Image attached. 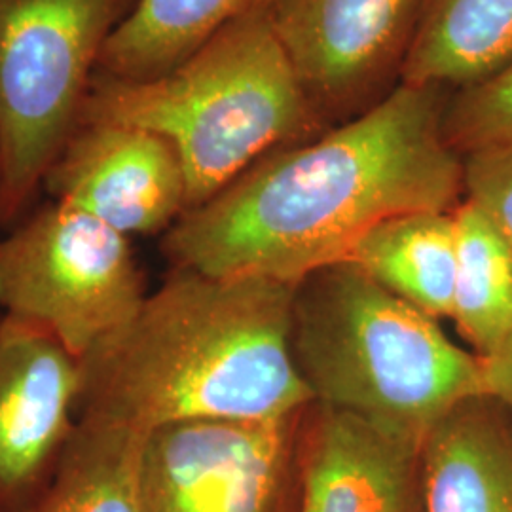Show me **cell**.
Wrapping results in <instances>:
<instances>
[{"label":"cell","instance_id":"cell-3","mask_svg":"<svg viewBox=\"0 0 512 512\" xmlns=\"http://www.w3.org/2000/svg\"><path fill=\"white\" fill-rule=\"evenodd\" d=\"M270 2L228 23L160 78L93 74L80 122H120L165 137L183 162L188 209L266 154L325 133L330 126L311 107L275 35Z\"/></svg>","mask_w":512,"mask_h":512},{"label":"cell","instance_id":"cell-21","mask_svg":"<svg viewBox=\"0 0 512 512\" xmlns=\"http://www.w3.org/2000/svg\"><path fill=\"white\" fill-rule=\"evenodd\" d=\"M6 230V220H4V164H2V150H0V238Z\"/></svg>","mask_w":512,"mask_h":512},{"label":"cell","instance_id":"cell-4","mask_svg":"<svg viewBox=\"0 0 512 512\" xmlns=\"http://www.w3.org/2000/svg\"><path fill=\"white\" fill-rule=\"evenodd\" d=\"M291 351L313 403L406 439L486 395L484 363L351 260L293 285Z\"/></svg>","mask_w":512,"mask_h":512},{"label":"cell","instance_id":"cell-14","mask_svg":"<svg viewBox=\"0 0 512 512\" xmlns=\"http://www.w3.org/2000/svg\"><path fill=\"white\" fill-rule=\"evenodd\" d=\"M348 260L387 291L435 317L452 319L458 268L454 211H416L385 220Z\"/></svg>","mask_w":512,"mask_h":512},{"label":"cell","instance_id":"cell-1","mask_svg":"<svg viewBox=\"0 0 512 512\" xmlns=\"http://www.w3.org/2000/svg\"><path fill=\"white\" fill-rule=\"evenodd\" d=\"M450 95L401 84L365 114L266 154L165 232L169 268L294 285L348 260L385 220L454 211L465 190L442 131Z\"/></svg>","mask_w":512,"mask_h":512},{"label":"cell","instance_id":"cell-11","mask_svg":"<svg viewBox=\"0 0 512 512\" xmlns=\"http://www.w3.org/2000/svg\"><path fill=\"white\" fill-rule=\"evenodd\" d=\"M420 450L416 440L311 403L296 512H421Z\"/></svg>","mask_w":512,"mask_h":512},{"label":"cell","instance_id":"cell-16","mask_svg":"<svg viewBox=\"0 0 512 512\" xmlns=\"http://www.w3.org/2000/svg\"><path fill=\"white\" fill-rule=\"evenodd\" d=\"M145 437L103 421L78 420L55 475L27 512H145Z\"/></svg>","mask_w":512,"mask_h":512},{"label":"cell","instance_id":"cell-10","mask_svg":"<svg viewBox=\"0 0 512 512\" xmlns=\"http://www.w3.org/2000/svg\"><path fill=\"white\" fill-rule=\"evenodd\" d=\"M42 190L129 239L165 234L188 209L177 148L156 131L120 122H80Z\"/></svg>","mask_w":512,"mask_h":512},{"label":"cell","instance_id":"cell-5","mask_svg":"<svg viewBox=\"0 0 512 512\" xmlns=\"http://www.w3.org/2000/svg\"><path fill=\"white\" fill-rule=\"evenodd\" d=\"M137 0H0L6 228L23 219L80 124L101 54Z\"/></svg>","mask_w":512,"mask_h":512},{"label":"cell","instance_id":"cell-7","mask_svg":"<svg viewBox=\"0 0 512 512\" xmlns=\"http://www.w3.org/2000/svg\"><path fill=\"white\" fill-rule=\"evenodd\" d=\"M306 408L274 420L183 421L150 431L141 454L145 512L298 511Z\"/></svg>","mask_w":512,"mask_h":512},{"label":"cell","instance_id":"cell-6","mask_svg":"<svg viewBox=\"0 0 512 512\" xmlns=\"http://www.w3.org/2000/svg\"><path fill=\"white\" fill-rule=\"evenodd\" d=\"M131 239L50 200L0 238V311L35 323L84 361L147 298Z\"/></svg>","mask_w":512,"mask_h":512},{"label":"cell","instance_id":"cell-13","mask_svg":"<svg viewBox=\"0 0 512 512\" xmlns=\"http://www.w3.org/2000/svg\"><path fill=\"white\" fill-rule=\"evenodd\" d=\"M511 59L512 0H427L401 84L459 92Z\"/></svg>","mask_w":512,"mask_h":512},{"label":"cell","instance_id":"cell-8","mask_svg":"<svg viewBox=\"0 0 512 512\" xmlns=\"http://www.w3.org/2000/svg\"><path fill=\"white\" fill-rule=\"evenodd\" d=\"M427 0H272L275 35L321 120L334 128L403 82Z\"/></svg>","mask_w":512,"mask_h":512},{"label":"cell","instance_id":"cell-19","mask_svg":"<svg viewBox=\"0 0 512 512\" xmlns=\"http://www.w3.org/2000/svg\"><path fill=\"white\" fill-rule=\"evenodd\" d=\"M463 200L494 224L512 253V141L463 158Z\"/></svg>","mask_w":512,"mask_h":512},{"label":"cell","instance_id":"cell-17","mask_svg":"<svg viewBox=\"0 0 512 512\" xmlns=\"http://www.w3.org/2000/svg\"><path fill=\"white\" fill-rule=\"evenodd\" d=\"M458 268L452 321L480 359L492 357L512 336V253L473 203L454 209Z\"/></svg>","mask_w":512,"mask_h":512},{"label":"cell","instance_id":"cell-2","mask_svg":"<svg viewBox=\"0 0 512 512\" xmlns=\"http://www.w3.org/2000/svg\"><path fill=\"white\" fill-rule=\"evenodd\" d=\"M291 302V283L169 268L128 327L80 361L78 420L148 435L310 406L291 351Z\"/></svg>","mask_w":512,"mask_h":512},{"label":"cell","instance_id":"cell-15","mask_svg":"<svg viewBox=\"0 0 512 512\" xmlns=\"http://www.w3.org/2000/svg\"><path fill=\"white\" fill-rule=\"evenodd\" d=\"M270 0H137L109 38L97 71L124 82L171 73L228 23Z\"/></svg>","mask_w":512,"mask_h":512},{"label":"cell","instance_id":"cell-20","mask_svg":"<svg viewBox=\"0 0 512 512\" xmlns=\"http://www.w3.org/2000/svg\"><path fill=\"white\" fill-rule=\"evenodd\" d=\"M486 395L505 410L512 429V336L492 357L482 359Z\"/></svg>","mask_w":512,"mask_h":512},{"label":"cell","instance_id":"cell-12","mask_svg":"<svg viewBox=\"0 0 512 512\" xmlns=\"http://www.w3.org/2000/svg\"><path fill=\"white\" fill-rule=\"evenodd\" d=\"M421 512H512V429L490 395L452 408L420 450Z\"/></svg>","mask_w":512,"mask_h":512},{"label":"cell","instance_id":"cell-18","mask_svg":"<svg viewBox=\"0 0 512 512\" xmlns=\"http://www.w3.org/2000/svg\"><path fill=\"white\" fill-rule=\"evenodd\" d=\"M442 131L461 158L512 141V59L490 78L450 95Z\"/></svg>","mask_w":512,"mask_h":512},{"label":"cell","instance_id":"cell-9","mask_svg":"<svg viewBox=\"0 0 512 512\" xmlns=\"http://www.w3.org/2000/svg\"><path fill=\"white\" fill-rule=\"evenodd\" d=\"M82 365L52 332L0 311V512H27L78 427Z\"/></svg>","mask_w":512,"mask_h":512}]
</instances>
